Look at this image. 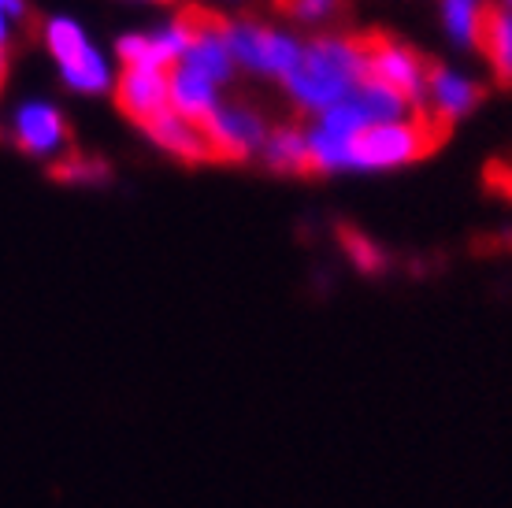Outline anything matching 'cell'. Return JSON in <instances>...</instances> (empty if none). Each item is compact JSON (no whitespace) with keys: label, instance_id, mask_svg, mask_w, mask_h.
Here are the masks:
<instances>
[{"label":"cell","instance_id":"7a4b0ae2","mask_svg":"<svg viewBox=\"0 0 512 508\" xmlns=\"http://www.w3.org/2000/svg\"><path fill=\"white\" fill-rule=\"evenodd\" d=\"M357 49L360 64H364V82L397 93L405 104H423V67L427 60H420L412 49H405L401 41L386 38L379 30H368L360 38H349Z\"/></svg>","mask_w":512,"mask_h":508},{"label":"cell","instance_id":"5bb4252c","mask_svg":"<svg viewBox=\"0 0 512 508\" xmlns=\"http://www.w3.org/2000/svg\"><path fill=\"white\" fill-rule=\"evenodd\" d=\"M483 4H487V0H442V12H446L449 34L461 41V45H475V38H479Z\"/></svg>","mask_w":512,"mask_h":508},{"label":"cell","instance_id":"8fae6325","mask_svg":"<svg viewBox=\"0 0 512 508\" xmlns=\"http://www.w3.org/2000/svg\"><path fill=\"white\" fill-rule=\"evenodd\" d=\"M216 86L205 82V78L190 75L186 67H179L175 75H171V112L182 115V119H190V123H201L208 115L216 112Z\"/></svg>","mask_w":512,"mask_h":508},{"label":"cell","instance_id":"e0dca14e","mask_svg":"<svg viewBox=\"0 0 512 508\" xmlns=\"http://www.w3.org/2000/svg\"><path fill=\"white\" fill-rule=\"evenodd\" d=\"M0 8H4V12H8V19H23L26 15V0H0Z\"/></svg>","mask_w":512,"mask_h":508},{"label":"cell","instance_id":"ffe728a7","mask_svg":"<svg viewBox=\"0 0 512 508\" xmlns=\"http://www.w3.org/2000/svg\"><path fill=\"white\" fill-rule=\"evenodd\" d=\"M160 4H167V0H160Z\"/></svg>","mask_w":512,"mask_h":508},{"label":"cell","instance_id":"4fadbf2b","mask_svg":"<svg viewBox=\"0 0 512 508\" xmlns=\"http://www.w3.org/2000/svg\"><path fill=\"white\" fill-rule=\"evenodd\" d=\"M268 164L279 171H308V138L297 127H282L268 138Z\"/></svg>","mask_w":512,"mask_h":508},{"label":"cell","instance_id":"ba28073f","mask_svg":"<svg viewBox=\"0 0 512 508\" xmlns=\"http://www.w3.org/2000/svg\"><path fill=\"white\" fill-rule=\"evenodd\" d=\"M423 89H427V97H431V108H435L438 115H446L449 123L479 101V86H475V82L453 75V71H446V67H438V64H427V71H423Z\"/></svg>","mask_w":512,"mask_h":508},{"label":"cell","instance_id":"7c38bea8","mask_svg":"<svg viewBox=\"0 0 512 508\" xmlns=\"http://www.w3.org/2000/svg\"><path fill=\"white\" fill-rule=\"evenodd\" d=\"M119 56H123L127 71H167L179 60V52L171 49L167 34H160V38H123L119 41Z\"/></svg>","mask_w":512,"mask_h":508},{"label":"cell","instance_id":"9a60e30c","mask_svg":"<svg viewBox=\"0 0 512 508\" xmlns=\"http://www.w3.org/2000/svg\"><path fill=\"white\" fill-rule=\"evenodd\" d=\"M52 178H60V182H101V178H108V167L101 160L71 156V160H60L52 167Z\"/></svg>","mask_w":512,"mask_h":508},{"label":"cell","instance_id":"ac0fdd59","mask_svg":"<svg viewBox=\"0 0 512 508\" xmlns=\"http://www.w3.org/2000/svg\"><path fill=\"white\" fill-rule=\"evenodd\" d=\"M8 38H12V19H8V12L0 8V49L8 45Z\"/></svg>","mask_w":512,"mask_h":508},{"label":"cell","instance_id":"3957f363","mask_svg":"<svg viewBox=\"0 0 512 508\" xmlns=\"http://www.w3.org/2000/svg\"><path fill=\"white\" fill-rule=\"evenodd\" d=\"M45 45H49L52 60L60 64V75L78 93H101L108 86V67H104L101 52L93 49L90 38L82 34L75 19L56 15L45 23Z\"/></svg>","mask_w":512,"mask_h":508},{"label":"cell","instance_id":"2e32d148","mask_svg":"<svg viewBox=\"0 0 512 508\" xmlns=\"http://www.w3.org/2000/svg\"><path fill=\"white\" fill-rule=\"evenodd\" d=\"M282 15H297V19H320L338 8V0H275Z\"/></svg>","mask_w":512,"mask_h":508},{"label":"cell","instance_id":"6da1fadb","mask_svg":"<svg viewBox=\"0 0 512 508\" xmlns=\"http://www.w3.org/2000/svg\"><path fill=\"white\" fill-rule=\"evenodd\" d=\"M364 82V64L349 38H316L301 49L297 67L286 75V86L301 108H331L346 101L349 93Z\"/></svg>","mask_w":512,"mask_h":508},{"label":"cell","instance_id":"5b68a950","mask_svg":"<svg viewBox=\"0 0 512 508\" xmlns=\"http://www.w3.org/2000/svg\"><path fill=\"white\" fill-rule=\"evenodd\" d=\"M193 127L205 134L212 160H242L268 138L264 119L249 108H216L208 119L193 123Z\"/></svg>","mask_w":512,"mask_h":508},{"label":"cell","instance_id":"277c9868","mask_svg":"<svg viewBox=\"0 0 512 508\" xmlns=\"http://www.w3.org/2000/svg\"><path fill=\"white\" fill-rule=\"evenodd\" d=\"M227 49H231V60H242L245 67H253L260 75H290L301 60V45L294 38H282L275 30L253 23L231 26Z\"/></svg>","mask_w":512,"mask_h":508},{"label":"cell","instance_id":"8992f818","mask_svg":"<svg viewBox=\"0 0 512 508\" xmlns=\"http://www.w3.org/2000/svg\"><path fill=\"white\" fill-rule=\"evenodd\" d=\"M12 138L26 156H56L67 145V123L45 101H26L12 115Z\"/></svg>","mask_w":512,"mask_h":508},{"label":"cell","instance_id":"d6986e66","mask_svg":"<svg viewBox=\"0 0 512 508\" xmlns=\"http://www.w3.org/2000/svg\"><path fill=\"white\" fill-rule=\"evenodd\" d=\"M4 78H8V56L0 49V86H4Z\"/></svg>","mask_w":512,"mask_h":508},{"label":"cell","instance_id":"30bf717a","mask_svg":"<svg viewBox=\"0 0 512 508\" xmlns=\"http://www.w3.org/2000/svg\"><path fill=\"white\" fill-rule=\"evenodd\" d=\"M145 130H149V138H153L156 145H164L167 153L182 156V160H212L205 134L193 127L190 119H182V115L167 112V115H160V119H153Z\"/></svg>","mask_w":512,"mask_h":508},{"label":"cell","instance_id":"44dd1931","mask_svg":"<svg viewBox=\"0 0 512 508\" xmlns=\"http://www.w3.org/2000/svg\"><path fill=\"white\" fill-rule=\"evenodd\" d=\"M509 4H512V0H509Z\"/></svg>","mask_w":512,"mask_h":508},{"label":"cell","instance_id":"9c48e42d","mask_svg":"<svg viewBox=\"0 0 512 508\" xmlns=\"http://www.w3.org/2000/svg\"><path fill=\"white\" fill-rule=\"evenodd\" d=\"M227 34H231V23L223 26V30L201 34V38L190 45V52L182 56V67H186L190 75L212 82V86L223 82V78H231V49H227Z\"/></svg>","mask_w":512,"mask_h":508},{"label":"cell","instance_id":"52a82bcc","mask_svg":"<svg viewBox=\"0 0 512 508\" xmlns=\"http://www.w3.org/2000/svg\"><path fill=\"white\" fill-rule=\"evenodd\" d=\"M116 101L134 123L149 127L153 119L171 112V78L164 71H123Z\"/></svg>","mask_w":512,"mask_h":508}]
</instances>
